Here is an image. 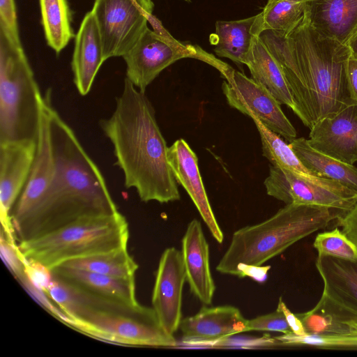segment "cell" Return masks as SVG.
<instances>
[{"label": "cell", "instance_id": "cell-1", "mask_svg": "<svg viewBox=\"0 0 357 357\" xmlns=\"http://www.w3.org/2000/svg\"><path fill=\"white\" fill-rule=\"evenodd\" d=\"M280 63L295 105L294 112L310 129L321 119L357 103L347 79L348 45L320 34L307 10L287 37L271 31L259 36Z\"/></svg>", "mask_w": 357, "mask_h": 357}, {"label": "cell", "instance_id": "cell-2", "mask_svg": "<svg viewBox=\"0 0 357 357\" xmlns=\"http://www.w3.org/2000/svg\"><path fill=\"white\" fill-rule=\"evenodd\" d=\"M55 172L32 209L12 229L17 244L78 219L119 212L105 180L75 132L50 108Z\"/></svg>", "mask_w": 357, "mask_h": 357}, {"label": "cell", "instance_id": "cell-3", "mask_svg": "<svg viewBox=\"0 0 357 357\" xmlns=\"http://www.w3.org/2000/svg\"><path fill=\"white\" fill-rule=\"evenodd\" d=\"M100 126L113 146L126 188H135L144 202L180 199L155 109L145 93L126 77L112 114L100 120Z\"/></svg>", "mask_w": 357, "mask_h": 357}, {"label": "cell", "instance_id": "cell-4", "mask_svg": "<svg viewBox=\"0 0 357 357\" xmlns=\"http://www.w3.org/2000/svg\"><path fill=\"white\" fill-rule=\"evenodd\" d=\"M340 215L327 207L286 204L266 220L235 231L216 270L236 276L240 265L260 266Z\"/></svg>", "mask_w": 357, "mask_h": 357}, {"label": "cell", "instance_id": "cell-5", "mask_svg": "<svg viewBox=\"0 0 357 357\" xmlns=\"http://www.w3.org/2000/svg\"><path fill=\"white\" fill-rule=\"evenodd\" d=\"M43 101L19 36L0 22V143L37 141Z\"/></svg>", "mask_w": 357, "mask_h": 357}, {"label": "cell", "instance_id": "cell-6", "mask_svg": "<svg viewBox=\"0 0 357 357\" xmlns=\"http://www.w3.org/2000/svg\"><path fill=\"white\" fill-rule=\"evenodd\" d=\"M128 223L119 211L78 219L17 245L24 260L52 271L73 259L128 248Z\"/></svg>", "mask_w": 357, "mask_h": 357}, {"label": "cell", "instance_id": "cell-7", "mask_svg": "<svg viewBox=\"0 0 357 357\" xmlns=\"http://www.w3.org/2000/svg\"><path fill=\"white\" fill-rule=\"evenodd\" d=\"M153 30L146 29L132 49L123 56L126 78L142 92L167 67L183 58L201 60L215 68L225 79L233 69L227 63L205 52L198 45L178 42L152 16Z\"/></svg>", "mask_w": 357, "mask_h": 357}, {"label": "cell", "instance_id": "cell-8", "mask_svg": "<svg viewBox=\"0 0 357 357\" xmlns=\"http://www.w3.org/2000/svg\"><path fill=\"white\" fill-rule=\"evenodd\" d=\"M87 335L131 346L175 347L173 335L160 324L152 307L140 305L128 311H98L75 320L70 326Z\"/></svg>", "mask_w": 357, "mask_h": 357}, {"label": "cell", "instance_id": "cell-9", "mask_svg": "<svg viewBox=\"0 0 357 357\" xmlns=\"http://www.w3.org/2000/svg\"><path fill=\"white\" fill-rule=\"evenodd\" d=\"M152 0H95L93 13L105 61L123 56L148 27L153 16Z\"/></svg>", "mask_w": 357, "mask_h": 357}, {"label": "cell", "instance_id": "cell-10", "mask_svg": "<svg viewBox=\"0 0 357 357\" xmlns=\"http://www.w3.org/2000/svg\"><path fill=\"white\" fill-rule=\"evenodd\" d=\"M264 184L266 193L286 204L327 207L341 215L357 202V192L329 178L314 180L271 165Z\"/></svg>", "mask_w": 357, "mask_h": 357}, {"label": "cell", "instance_id": "cell-11", "mask_svg": "<svg viewBox=\"0 0 357 357\" xmlns=\"http://www.w3.org/2000/svg\"><path fill=\"white\" fill-rule=\"evenodd\" d=\"M231 107L248 116H255L267 128L287 141L296 137V131L282 110L280 103L262 85L232 69L222 84Z\"/></svg>", "mask_w": 357, "mask_h": 357}, {"label": "cell", "instance_id": "cell-12", "mask_svg": "<svg viewBox=\"0 0 357 357\" xmlns=\"http://www.w3.org/2000/svg\"><path fill=\"white\" fill-rule=\"evenodd\" d=\"M36 145L34 140L0 143L1 235L15 243L10 213L28 180Z\"/></svg>", "mask_w": 357, "mask_h": 357}, {"label": "cell", "instance_id": "cell-13", "mask_svg": "<svg viewBox=\"0 0 357 357\" xmlns=\"http://www.w3.org/2000/svg\"><path fill=\"white\" fill-rule=\"evenodd\" d=\"M186 273L181 251L168 248L162 252L155 273L151 303L163 328L174 335L182 320L183 289Z\"/></svg>", "mask_w": 357, "mask_h": 357}, {"label": "cell", "instance_id": "cell-14", "mask_svg": "<svg viewBox=\"0 0 357 357\" xmlns=\"http://www.w3.org/2000/svg\"><path fill=\"white\" fill-rule=\"evenodd\" d=\"M51 93L49 89L44 96L33 162L26 183L10 213L11 226L32 209L54 175L55 160L50 113L52 106Z\"/></svg>", "mask_w": 357, "mask_h": 357}, {"label": "cell", "instance_id": "cell-15", "mask_svg": "<svg viewBox=\"0 0 357 357\" xmlns=\"http://www.w3.org/2000/svg\"><path fill=\"white\" fill-rule=\"evenodd\" d=\"M307 142L314 149L342 162H357V103L316 122Z\"/></svg>", "mask_w": 357, "mask_h": 357}, {"label": "cell", "instance_id": "cell-16", "mask_svg": "<svg viewBox=\"0 0 357 357\" xmlns=\"http://www.w3.org/2000/svg\"><path fill=\"white\" fill-rule=\"evenodd\" d=\"M167 159L174 176L185 190L215 240L222 243L223 232L218 225L207 196L196 153L183 139L167 149Z\"/></svg>", "mask_w": 357, "mask_h": 357}, {"label": "cell", "instance_id": "cell-17", "mask_svg": "<svg viewBox=\"0 0 357 357\" xmlns=\"http://www.w3.org/2000/svg\"><path fill=\"white\" fill-rule=\"evenodd\" d=\"M247 322L234 306H204L195 315L182 319L179 328L186 344H213L245 332Z\"/></svg>", "mask_w": 357, "mask_h": 357}, {"label": "cell", "instance_id": "cell-18", "mask_svg": "<svg viewBox=\"0 0 357 357\" xmlns=\"http://www.w3.org/2000/svg\"><path fill=\"white\" fill-rule=\"evenodd\" d=\"M181 243L186 281L190 291L202 303L210 305L215 285L210 268L209 246L199 220L190 222Z\"/></svg>", "mask_w": 357, "mask_h": 357}, {"label": "cell", "instance_id": "cell-19", "mask_svg": "<svg viewBox=\"0 0 357 357\" xmlns=\"http://www.w3.org/2000/svg\"><path fill=\"white\" fill-rule=\"evenodd\" d=\"M104 61L99 31L91 10L85 15L75 36L71 63L74 84L80 95L90 92Z\"/></svg>", "mask_w": 357, "mask_h": 357}, {"label": "cell", "instance_id": "cell-20", "mask_svg": "<svg viewBox=\"0 0 357 357\" xmlns=\"http://www.w3.org/2000/svg\"><path fill=\"white\" fill-rule=\"evenodd\" d=\"M307 13L320 34L341 44L357 33V0H309Z\"/></svg>", "mask_w": 357, "mask_h": 357}, {"label": "cell", "instance_id": "cell-21", "mask_svg": "<svg viewBox=\"0 0 357 357\" xmlns=\"http://www.w3.org/2000/svg\"><path fill=\"white\" fill-rule=\"evenodd\" d=\"M51 271L53 277L94 295L130 305H139L135 278H118L64 266Z\"/></svg>", "mask_w": 357, "mask_h": 357}, {"label": "cell", "instance_id": "cell-22", "mask_svg": "<svg viewBox=\"0 0 357 357\" xmlns=\"http://www.w3.org/2000/svg\"><path fill=\"white\" fill-rule=\"evenodd\" d=\"M315 265L322 294L357 313V261L318 255Z\"/></svg>", "mask_w": 357, "mask_h": 357}, {"label": "cell", "instance_id": "cell-23", "mask_svg": "<svg viewBox=\"0 0 357 357\" xmlns=\"http://www.w3.org/2000/svg\"><path fill=\"white\" fill-rule=\"evenodd\" d=\"M245 65L252 79L264 86L281 105L296 112L295 102L282 68L259 36H254Z\"/></svg>", "mask_w": 357, "mask_h": 357}, {"label": "cell", "instance_id": "cell-24", "mask_svg": "<svg viewBox=\"0 0 357 357\" xmlns=\"http://www.w3.org/2000/svg\"><path fill=\"white\" fill-rule=\"evenodd\" d=\"M296 315L307 334H357V313L324 294L312 309Z\"/></svg>", "mask_w": 357, "mask_h": 357}, {"label": "cell", "instance_id": "cell-25", "mask_svg": "<svg viewBox=\"0 0 357 357\" xmlns=\"http://www.w3.org/2000/svg\"><path fill=\"white\" fill-rule=\"evenodd\" d=\"M290 147L305 167L317 176L338 182L357 192V168L312 148L304 137L289 142Z\"/></svg>", "mask_w": 357, "mask_h": 357}, {"label": "cell", "instance_id": "cell-26", "mask_svg": "<svg viewBox=\"0 0 357 357\" xmlns=\"http://www.w3.org/2000/svg\"><path fill=\"white\" fill-rule=\"evenodd\" d=\"M309 0H268L263 11L256 15L251 33L259 36L271 31L287 37L301 23L308 8Z\"/></svg>", "mask_w": 357, "mask_h": 357}, {"label": "cell", "instance_id": "cell-27", "mask_svg": "<svg viewBox=\"0 0 357 357\" xmlns=\"http://www.w3.org/2000/svg\"><path fill=\"white\" fill-rule=\"evenodd\" d=\"M255 18L256 15L239 20L217 21L215 33L212 35L214 38H211L215 54L245 65L254 38L250 31Z\"/></svg>", "mask_w": 357, "mask_h": 357}, {"label": "cell", "instance_id": "cell-28", "mask_svg": "<svg viewBox=\"0 0 357 357\" xmlns=\"http://www.w3.org/2000/svg\"><path fill=\"white\" fill-rule=\"evenodd\" d=\"M60 266L124 279L135 278L138 269L128 248L73 259Z\"/></svg>", "mask_w": 357, "mask_h": 357}, {"label": "cell", "instance_id": "cell-29", "mask_svg": "<svg viewBox=\"0 0 357 357\" xmlns=\"http://www.w3.org/2000/svg\"><path fill=\"white\" fill-rule=\"evenodd\" d=\"M253 120L260 135L263 155L273 166L290 170L302 176L314 180L322 178L311 172L301 162L289 144H287L280 135L267 128L258 118L250 116Z\"/></svg>", "mask_w": 357, "mask_h": 357}, {"label": "cell", "instance_id": "cell-30", "mask_svg": "<svg viewBox=\"0 0 357 357\" xmlns=\"http://www.w3.org/2000/svg\"><path fill=\"white\" fill-rule=\"evenodd\" d=\"M41 19L48 45L59 54L75 36L67 0H40Z\"/></svg>", "mask_w": 357, "mask_h": 357}, {"label": "cell", "instance_id": "cell-31", "mask_svg": "<svg viewBox=\"0 0 357 357\" xmlns=\"http://www.w3.org/2000/svg\"><path fill=\"white\" fill-rule=\"evenodd\" d=\"M281 344L307 346L321 349H357V334L302 335L289 333L275 337Z\"/></svg>", "mask_w": 357, "mask_h": 357}, {"label": "cell", "instance_id": "cell-32", "mask_svg": "<svg viewBox=\"0 0 357 357\" xmlns=\"http://www.w3.org/2000/svg\"><path fill=\"white\" fill-rule=\"evenodd\" d=\"M313 246L318 255L357 261V248L337 227L318 234Z\"/></svg>", "mask_w": 357, "mask_h": 357}, {"label": "cell", "instance_id": "cell-33", "mask_svg": "<svg viewBox=\"0 0 357 357\" xmlns=\"http://www.w3.org/2000/svg\"><path fill=\"white\" fill-rule=\"evenodd\" d=\"M250 331H275L283 334L292 332L284 312L279 307L273 312L248 319L245 332Z\"/></svg>", "mask_w": 357, "mask_h": 357}, {"label": "cell", "instance_id": "cell-34", "mask_svg": "<svg viewBox=\"0 0 357 357\" xmlns=\"http://www.w3.org/2000/svg\"><path fill=\"white\" fill-rule=\"evenodd\" d=\"M0 249L6 266L20 281L25 276V261L17 248V243L1 235Z\"/></svg>", "mask_w": 357, "mask_h": 357}, {"label": "cell", "instance_id": "cell-35", "mask_svg": "<svg viewBox=\"0 0 357 357\" xmlns=\"http://www.w3.org/2000/svg\"><path fill=\"white\" fill-rule=\"evenodd\" d=\"M24 261L26 277L34 285L45 291L53 279L52 271L37 261Z\"/></svg>", "mask_w": 357, "mask_h": 357}, {"label": "cell", "instance_id": "cell-36", "mask_svg": "<svg viewBox=\"0 0 357 357\" xmlns=\"http://www.w3.org/2000/svg\"><path fill=\"white\" fill-rule=\"evenodd\" d=\"M336 220L337 226L342 228V232L357 248V202L349 211Z\"/></svg>", "mask_w": 357, "mask_h": 357}, {"label": "cell", "instance_id": "cell-37", "mask_svg": "<svg viewBox=\"0 0 357 357\" xmlns=\"http://www.w3.org/2000/svg\"><path fill=\"white\" fill-rule=\"evenodd\" d=\"M0 22L13 33L19 36L14 0H0Z\"/></svg>", "mask_w": 357, "mask_h": 357}, {"label": "cell", "instance_id": "cell-38", "mask_svg": "<svg viewBox=\"0 0 357 357\" xmlns=\"http://www.w3.org/2000/svg\"><path fill=\"white\" fill-rule=\"evenodd\" d=\"M278 307H279L284 312L293 333L298 335L306 334L301 319L298 317L296 314H294L290 311L284 302L282 301V297H280L279 299Z\"/></svg>", "mask_w": 357, "mask_h": 357}, {"label": "cell", "instance_id": "cell-39", "mask_svg": "<svg viewBox=\"0 0 357 357\" xmlns=\"http://www.w3.org/2000/svg\"><path fill=\"white\" fill-rule=\"evenodd\" d=\"M347 72L351 92L357 102V59L351 55L348 59Z\"/></svg>", "mask_w": 357, "mask_h": 357}, {"label": "cell", "instance_id": "cell-40", "mask_svg": "<svg viewBox=\"0 0 357 357\" xmlns=\"http://www.w3.org/2000/svg\"><path fill=\"white\" fill-rule=\"evenodd\" d=\"M351 56L357 59V33L351 38L348 43Z\"/></svg>", "mask_w": 357, "mask_h": 357}, {"label": "cell", "instance_id": "cell-41", "mask_svg": "<svg viewBox=\"0 0 357 357\" xmlns=\"http://www.w3.org/2000/svg\"><path fill=\"white\" fill-rule=\"evenodd\" d=\"M185 1H188V2H190V0H184Z\"/></svg>", "mask_w": 357, "mask_h": 357}]
</instances>
